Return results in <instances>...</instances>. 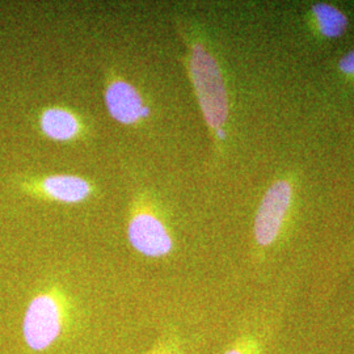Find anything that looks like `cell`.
Here are the masks:
<instances>
[{
	"mask_svg": "<svg viewBox=\"0 0 354 354\" xmlns=\"http://www.w3.org/2000/svg\"><path fill=\"white\" fill-rule=\"evenodd\" d=\"M19 185L30 196L64 203H83L93 193V187L88 180L75 175L24 178Z\"/></svg>",
	"mask_w": 354,
	"mask_h": 354,
	"instance_id": "obj_4",
	"label": "cell"
},
{
	"mask_svg": "<svg viewBox=\"0 0 354 354\" xmlns=\"http://www.w3.org/2000/svg\"><path fill=\"white\" fill-rule=\"evenodd\" d=\"M68 319V304L57 290L42 291L26 307L23 337L33 352H44L59 339Z\"/></svg>",
	"mask_w": 354,
	"mask_h": 354,
	"instance_id": "obj_1",
	"label": "cell"
},
{
	"mask_svg": "<svg viewBox=\"0 0 354 354\" xmlns=\"http://www.w3.org/2000/svg\"><path fill=\"white\" fill-rule=\"evenodd\" d=\"M290 200L291 188L286 181H277L268 189L254 221V238L260 245L276 241Z\"/></svg>",
	"mask_w": 354,
	"mask_h": 354,
	"instance_id": "obj_5",
	"label": "cell"
},
{
	"mask_svg": "<svg viewBox=\"0 0 354 354\" xmlns=\"http://www.w3.org/2000/svg\"><path fill=\"white\" fill-rule=\"evenodd\" d=\"M189 73L196 95L207 125L215 131L223 130L227 120V93L219 66L203 45L194 44L190 53Z\"/></svg>",
	"mask_w": 354,
	"mask_h": 354,
	"instance_id": "obj_2",
	"label": "cell"
},
{
	"mask_svg": "<svg viewBox=\"0 0 354 354\" xmlns=\"http://www.w3.org/2000/svg\"><path fill=\"white\" fill-rule=\"evenodd\" d=\"M151 354H177V349L174 346V344H159Z\"/></svg>",
	"mask_w": 354,
	"mask_h": 354,
	"instance_id": "obj_11",
	"label": "cell"
},
{
	"mask_svg": "<svg viewBox=\"0 0 354 354\" xmlns=\"http://www.w3.org/2000/svg\"><path fill=\"white\" fill-rule=\"evenodd\" d=\"M260 344L252 336H243L223 354H260Z\"/></svg>",
	"mask_w": 354,
	"mask_h": 354,
	"instance_id": "obj_9",
	"label": "cell"
},
{
	"mask_svg": "<svg viewBox=\"0 0 354 354\" xmlns=\"http://www.w3.org/2000/svg\"><path fill=\"white\" fill-rule=\"evenodd\" d=\"M38 127L46 138L57 142L77 140L84 129L80 117L62 106L44 109L38 115Z\"/></svg>",
	"mask_w": 354,
	"mask_h": 354,
	"instance_id": "obj_7",
	"label": "cell"
},
{
	"mask_svg": "<svg viewBox=\"0 0 354 354\" xmlns=\"http://www.w3.org/2000/svg\"><path fill=\"white\" fill-rule=\"evenodd\" d=\"M340 68L344 73L354 74V50L342 57L340 61Z\"/></svg>",
	"mask_w": 354,
	"mask_h": 354,
	"instance_id": "obj_10",
	"label": "cell"
},
{
	"mask_svg": "<svg viewBox=\"0 0 354 354\" xmlns=\"http://www.w3.org/2000/svg\"><path fill=\"white\" fill-rule=\"evenodd\" d=\"M104 102L111 117L122 125H137L150 115V108L134 86L124 79H112L104 91Z\"/></svg>",
	"mask_w": 354,
	"mask_h": 354,
	"instance_id": "obj_6",
	"label": "cell"
},
{
	"mask_svg": "<svg viewBox=\"0 0 354 354\" xmlns=\"http://www.w3.org/2000/svg\"><path fill=\"white\" fill-rule=\"evenodd\" d=\"M127 239L137 252L146 257H165L174 248L172 236L165 222L149 210L137 212L130 218Z\"/></svg>",
	"mask_w": 354,
	"mask_h": 354,
	"instance_id": "obj_3",
	"label": "cell"
},
{
	"mask_svg": "<svg viewBox=\"0 0 354 354\" xmlns=\"http://www.w3.org/2000/svg\"><path fill=\"white\" fill-rule=\"evenodd\" d=\"M313 12L317 16L320 32L326 37H340L345 32L348 21L337 8L328 4H315L313 7Z\"/></svg>",
	"mask_w": 354,
	"mask_h": 354,
	"instance_id": "obj_8",
	"label": "cell"
}]
</instances>
